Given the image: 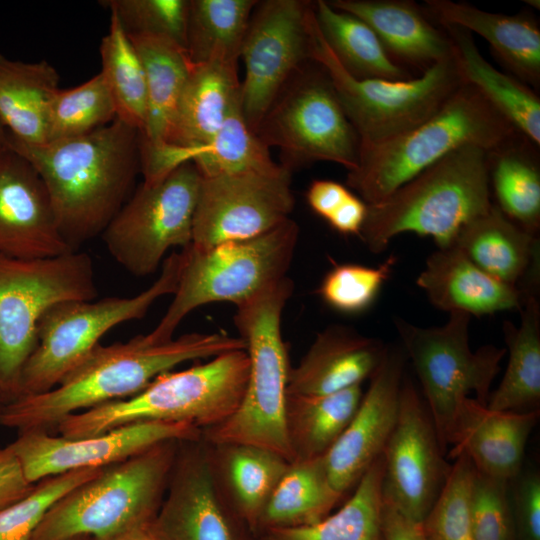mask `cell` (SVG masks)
Instances as JSON below:
<instances>
[{
	"label": "cell",
	"instance_id": "obj_1",
	"mask_svg": "<svg viewBox=\"0 0 540 540\" xmlns=\"http://www.w3.org/2000/svg\"><path fill=\"white\" fill-rule=\"evenodd\" d=\"M7 146L41 177L59 232L73 251L103 233L141 172L139 131L117 118L88 134L42 145L8 134Z\"/></svg>",
	"mask_w": 540,
	"mask_h": 540
},
{
	"label": "cell",
	"instance_id": "obj_2",
	"mask_svg": "<svg viewBox=\"0 0 540 540\" xmlns=\"http://www.w3.org/2000/svg\"><path fill=\"white\" fill-rule=\"evenodd\" d=\"M235 350H245L244 341L220 333H187L161 343L139 334L127 342L98 344L53 389L3 404L0 425L19 432L56 429L72 414L139 393L181 363Z\"/></svg>",
	"mask_w": 540,
	"mask_h": 540
},
{
	"label": "cell",
	"instance_id": "obj_3",
	"mask_svg": "<svg viewBox=\"0 0 540 540\" xmlns=\"http://www.w3.org/2000/svg\"><path fill=\"white\" fill-rule=\"evenodd\" d=\"M518 132L470 84L463 83L422 123L376 144L360 143L347 186L368 205L465 146L494 150Z\"/></svg>",
	"mask_w": 540,
	"mask_h": 540
},
{
	"label": "cell",
	"instance_id": "obj_4",
	"mask_svg": "<svg viewBox=\"0 0 540 540\" xmlns=\"http://www.w3.org/2000/svg\"><path fill=\"white\" fill-rule=\"evenodd\" d=\"M488 152L471 145L457 149L380 202L367 204L359 234L367 249L379 254L406 232L433 238L438 249L451 247L461 228L493 205Z\"/></svg>",
	"mask_w": 540,
	"mask_h": 540
},
{
	"label": "cell",
	"instance_id": "obj_5",
	"mask_svg": "<svg viewBox=\"0 0 540 540\" xmlns=\"http://www.w3.org/2000/svg\"><path fill=\"white\" fill-rule=\"evenodd\" d=\"M293 290L286 276L235 305L234 324L249 358L246 388L230 417L202 431L207 443L254 445L294 461L284 422L291 367L281 334L282 312Z\"/></svg>",
	"mask_w": 540,
	"mask_h": 540
},
{
	"label": "cell",
	"instance_id": "obj_6",
	"mask_svg": "<svg viewBox=\"0 0 540 540\" xmlns=\"http://www.w3.org/2000/svg\"><path fill=\"white\" fill-rule=\"evenodd\" d=\"M249 370L246 350L220 354L203 364L157 376L139 393L64 418L56 427L66 438L97 435L142 421L187 423L201 431L238 408Z\"/></svg>",
	"mask_w": 540,
	"mask_h": 540
},
{
	"label": "cell",
	"instance_id": "obj_7",
	"mask_svg": "<svg viewBox=\"0 0 540 540\" xmlns=\"http://www.w3.org/2000/svg\"><path fill=\"white\" fill-rule=\"evenodd\" d=\"M179 441L160 442L104 467L59 498L31 540L99 539L151 523L164 498Z\"/></svg>",
	"mask_w": 540,
	"mask_h": 540
},
{
	"label": "cell",
	"instance_id": "obj_8",
	"mask_svg": "<svg viewBox=\"0 0 540 540\" xmlns=\"http://www.w3.org/2000/svg\"><path fill=\"white\" fill-rule=\"evenodd\" d=\"M94 262L86 252L17 259L0 255V401L20 395L24 367L38 342V323L52 305L98 295Z\"/></svg>",
	"mask_w": 540,
	"mask_h": 540
},
{
	"label": "cell",
	"instance_id": "obj_9",
	"mask_svg": "<svg viewBox=\"0 0 540 540\" xmlns=\"http://www.w3.org/2000/svg\"><path fill=\"white\" fill-rule=\"evenodd\" d=\"M299 227L291 218L251 239L207 249L185 247L186 258L174 298L156 327L145 334L167 342L194 309L212 302L235 305L286 277L294 257Z\"/></svg>",
	"mask_w": 540,
	"mask_h": 540
},
{
	"label": "cell",
	"instance_id": "obj_10",
	"mask_svg": "<svg viewBox=\"0 0 540 540\" xmlns=\"http://www.w3.org/2000/svg\"><path fill=\"white\" fill-rule=\"evenodd\" d=\"M185 258V248L170 254L157 280L135 296L66 300L47 309L38 323L37 346L22 372L19 397L53 389L110 329L142 319L159 298L174 294Z\"/></svg>",
	"mask_w": 540,
	"mask_h": 540
},
{
	"label": "cell",
	"instance_id": "obj_11",
	"mask_svg": "<svg viewBox=\"0 0 540 540\" xmlns=\"http://www.w3.org/2000/svg\"><path fill=\"white\" fill-rule=\"evenodd\" d=\"M310 60L325 72L360 143L397 136L433 115L464 83L452 57L404 81L357 79L338 62L314 15H308Z\"/></svg>",
	"mask_w": 540,
	"mask_h": 540
},
{
	"label": "cell",
	"instance_id": "obj_12",
	"mask_svg": "<svg viewBox=\"0 0 540 540\" xmlns=\"http://www.w3.org/2000/svg\"><path fill=\"white\" fill-rule=\"evenodd\" d=\"M471 317L450 313L439 327L423 328L402 318L394 325L419 378L428 411L442 450L463 402L472 392L486 405L490 387L507 350L486 345L473 352L469 347Z\"/></svg>",
	"mask_w": 540,
	"mask_h": 540
},
{
	"label": "cell",
	"instance_id": "obj_13",
	"mask_svg": "<svg viewBox=\"0 0 540 540\" xmlns=\"http://www.w3.org/2000/svg\"><path fill=\"white\" fill-rule=\"evenodd\" d=\"M201 180L188 161L154 183L142 182L101 234L114 260L144 277L158 269L170 248L191 245Z\"/></svg>",
	"mask_w": 540,
	"mask_h": 540
},
{
	"label": "cell",
	"instance_id": "obj_14",
	"mask_svg": "<svg viewBox=\"0 0 540 540\" xmlns=\"http://www.w3.org/2000/svg\"><path fill=\"white\" fill-rule=\"evenodd\" d=\"M257 136L267 147L281 150L282 165L291 171L316 161L334 162L351 171L358 163L359 136L321 67L277 98Z\"/></svg>",
	"mask_w": 540,
	"mask_h": 540
},
{
	"label": "cell",
	"instance_id": "obj_15",
	"mask_svg": "<svg viewBox=\"0 0 540 540\" xmlns=\"http://www.w3.org/2000/svg\"><path fill=\"white\" fill-rule=\"evenodd\" d=\"M292 171L242 172L202 177L191 246L207 249L260 236L289 219L295 199Z\"/></svg>",
	"mask_w": 540,
	"mask_h": 540
},
{
	"label": "cell",
	"instance_id": "obj_16",
	"mask_svg": "<svg viewBox=\"0 0 540 540\" xmlns=\"http://www.w3.org/2000/svg\"><path fill=\"white\" fill-rule=\"evenodd\" d=\"M258 3L240 50L245 67L242 112L256 135L288 78L310 59L308 15L313 4L301 0Z\"/></svg>",
	"mask_w": 540,
	"mask_h": 540
},
{
	"label": "cell",
	"instance_id": "obj_17",
	"mask_svg": "<svg viewBox=\"0 0 540 540\" xmlns=\"http://www.w3.org/2000/svg\"><path fill=\"white\" fill-rule=\"evenodd\" d=\"M383 500L422 524L438 498L451 465L412 381L404 376L398 416L383 450Z\"/></svg>",
	"mask_w": 540,
	"mask_h": 540
},
{
	"label": "cell",
	"instance_id": "obj_18",
	"mask_svg": "<svg viewBox=\"0 0 540 540\" xmlns=\"http://www.w3.org/2000/svg\"><path fill=\"white\" fill-rule=\"evenodd\" d=\"M151 528L158 540H245L248 529L226 498L202 437L179 441Z\"/></svg>",
	"mask_w": 540,
	"mask_h": 540
},
{
	"label": "cell",
	"instance_id": "obj_19",
	"mask_svg": "<svg viewBox=\"0 0 540 540\" xmlns=\"http://www.w3.org/2000/svg\"><path fill=\"white\" fill-rule=\"evenodd\" d=\"M202 431L187 423L142 421L81 438L26 430L9 444L27 480L38 481L73 470L103 468L167 440H196Z\"/></svg>",
	"mask_w": 540,
	"mask_h": 540
},
{
	"label": "cell",
	"instance_id": "obj_20",
	"mask_svg": "<svg viewBox=\"0 0 540 540\" xmlns=\"http://www.w3.org/2000/svg\"><path fill=\"white\" fill-rule=\"evenodd\" d=\"M404 357L401 350L386 348L354 416L324 456L330 484L341 496L383 453L398 416Z\"/></svg>",
	"mask_w": 540,
	"mask_h": 540
},
{
	"label": "cell",
	"instance_id": "obj_21",
	"mask_svg": "<svg viewBox=\"0 0 540 540\" xmlns=\"http://www.w3.org/2000/svg\"><path fill=\"white\" fill-rule=\"evenodd\" d=\"M70 251L41 177L7 146L0 152V255L39 259Z\"/></svg>",
	"mask_w": 540,
	"mask_h": 540
},
{
	"label": "cell",
	"instance_id": "obj_22",
	"mask_svg": "<svg viewBox=\"0 0 540 540\" xmlns=\"http://www.w3.org/2000/svg\"><path fill=\"white\" fill-rule=\"evenodd\" d=\"M128 37L145 74L147 113L144 129L139 133L140 164L143 182L152 183L162 177L167 140L194 64L186 48L171 39L152 35Z\"/></svg>",
	"mask_w": 540,
	"mask_h": 540
},
{
	"label": "cell",
	"instance_id": "obj_23",
	"mask_svg": "<svg viewBox=\"0 0 540 540\" xmlns=\"http://www.w3.org/2000/svg\"><path fill=\"white\" fill-rule=\"evenodd\" d=\"M241 99L237 63L211 61L194 64L181 93L167 140L163 175L189 161L207 144Z\"/></svg>",
	"mask_w": 540,
	"mask_h": 540
},
{
	"label": "cell",
	"instance_id": "obj_24",
	"mask_svg": "<svg viewBox=\"0 0 540 540\" xmlns=\"http://www.w3.org/2000/svg\"><path fill=\"white\" fill-rule=\"evenodd\" d=\"M539 411H495L467 398L457 413L448 445L451 458L466 454L475 469L510 482L521 471L528 438Z\"/></svg>",
	"mask_w": 540,
	"mask_h": 540
},
{
	"label": "cell",
	"instance_id": "obj_25",
	"mask_svg": "<svg viewBox=\"0 0 540 540\" xmlns=\"http://www.w3.org/2000/svg\"><path fill=\"white\" fill-rule=\"evenodd\" d=\"M386 348L351 327L330 325L317 333L298 365L290 368L286 393L326 395L361 385L379 367Z\"/></svg>",
	"mask_w": 540,
	"mask_h": 540
},
{
	"label": "cell",
	"instance_id": "obj_26",
	"mask_svg": "<svg viewBox=\"0 0 540 540\" xmlns=\"http://www.w3.org/2000/svg\"><path fill=\"white\" fill-rule=\"evenodd\" d=\"M335 9L365 22L399 65L416 67L421 73L452 57L446 31L434 24L425 8L411 0H332Z\"/></svg>",
	"mask_w": 540,
	"mask_h": 540
},
{
	"label": "cell",
	"instance_id": "obj_27",
	"mask_svg": "<svg viewBox=\"0 0 540 540\" xmlns=\"http://www.w3.org/2000/svg\"><path fill=\"white\" fill-rule=\"evenodd\" d=\"M416 283L432 305L449 314L520 311L526 300L521 290L489 276L454 246L433 252Z\"/></svg>",
	"mask_w": 540,
	"mask_h": 540
},
{
	"label": "cell",
	"instance_id": "obj_28",
	"mask_svg": "<svg viewBox=\"0 0 540 540\" xmlns=\"http://www.w3.org/2000/svg\"><path fill=\"white\" fill-rule=\"evenodd\" d=\"M452 246L494 279L521 290L539 289V238L493 203L464 225Z\"/></svg>",
	"mask_w": 540,
	"mask_h": 540
},
{
	"label": "cell",
	"instance_id": "obj_29",
	"mask_svg": "<svg viewBox=\"0 0 540 540\" xmlns=\"http://www.w3.org/2000/svg\"><path fill=\"white\" fill-rule=\"evenodd\" d=\"M425 10L441 27H458L483 37L511 75L532 89L539 87L540 29L532 17L492 13L451 0H425Z\"/></svg>",
	"mask_w": 540,
	"mask_h": 540
},
{
	"label": "cell",
	"instance_id": "obj_30",
	"mask_svg": "<svg viewBox=\"0 0 540 540\" xmlns=\"http://www.w3.org/2000/svg\"><path fill=\"white\" fill-rule=\"evenodd\" d=\"M442 28L451 39L453 59L463 82L473 86L519 134L539 148L540 99L535 90L488 62L470 32Z\"/></svg>",
	"mask_w": 540,
	"mask_h": 540
},
{
	"label": "cell",
	"instance_id": "obj_31",
	"mask_svg": "<svg viewBox=\"0 0 540 540\" xmlns=\"http://www.w3.org/2000/svg\"><path fill=\"white\" fill-rule=\"evenodd\" d=\"M209 445L226 498L248 531L257 534L263 509L290 463L278 453L254 445Z\"/></svg>",
	"mask_w": 540,
	"mask_h": 540
},
{
	"label": "cell",
	"instance_id": "obj_32",
	"mask_svg": "<svg viewBox=\"0 0 540 540\" xmlns=\"http://www.w3.org/2000/svg\"><path fill=\"white\" fill-rule=\"evenodd\" d=\"M60 76L46 60L24 62L0 53V122L15 140L47 142L48 109Z\"/></svg>",
	"mask_w": 540,
	"mask_h": 540
},
{
	"label": "cell",
	"instance_id": "obj_33",
	"mask_svg": "<svg viewBox=\"0 0 540 540\" xmlns=\"http://www.w3.org/2000/svg\"><path fill=\"white\" fill-rule=\"evenodd\" d=\"M361 385L326 394H287L284 422L294 461L324 457L354 416Z\"/></svg>",
	"mask_w": 540,
	"mask_h": 540
},
{
	"label": "cell",
	"instance_id": "obj_34",
	"mask_svg": "<svg viewBox=\"0 0 540 540\" xmlns=\"http://www.w3.org/2000/svg\"><path fill=\"white\" fill-rule=\"evenodd\" d=\"M536 147L517 133L488 152L491 194L511 221L538 236L540 229V169Z\"/></svg>",
	"mask_w": 540,
	"mask_h": 540
},
{
	"label": "cell",
	"instance_id": "obj_35",
	"mask_svg": "<svg viewBox=\"0 0 540 540\" xmlns=\"http://www.w3.org/2000/svg\"><path fill=\"white\" fill-rule=\"evenodd\" d=\"M539 295L528 296L520 309L521 321L515 326L503 322L509 352L507 368L498 388L489 395L486 406L495 411H539L540 403V302Z\"/></svg>",
	"mask_w": 540,
	"mask_h": 540
},
{
	"label": "cell",
	"instance_id": "obj_36",
	"mask_svg": "<svg viewBox=\"0 0 540 540\" xmlns=\"http://www.w3.org/2000/svg\"><path fill=\"white\" fill-rule=\"evenodd\" d=\"M318 28L342 67L357 79L404 81L413 78L387 53L374 31L361 19L327 1L313 4Z\"/></svg>",
	"mask_w": 540,
	"mask_h": 540
},
{
	"label": "cell",
	"instance_id": "obj_37",
	"mask_svg": "<svg viewBox=\"0 0 540 540\" xmlns=\"http://www.w3.org/2000/svg\"><path fill=\"white\" fill-rule=\"evenodd\" d=\"M342 498L331 486L324 457L289 464L261 514L258 533L312 525Z\"/></svg>",
	"mask_w": 540,
	"mask_h": 540
},
{
	"label": "cell",
	"instance_id": "obj_38",
	"mask_svg": "<svg viewBox=\"0 0 540 540\" xmlns=\"http://www.w3.org/2000/svg\"><path fill=\"white\" fill-rule=\"evenodd\" d=\"M383 473L381 455L338 511L312 525L267 530L263 540H382Z\"/></svg>",
	"mask_w": 540,
	"mask_h": 540
},
{
	"label": "cell",
	"instance_id": "obj_39",
	"mask_svg": "<svg viewBox=\"0 0 540 540\" xmlns=\"http://www.w3.org/2000/svg\"><path fill=\"white\" fill-rule=\"evenodd\" d=\"M255 0H190L186 50L193 64L237 63Z\"/></svg>",
	"mask_w": 540,
	"mask_h": 540
},
{
	"label": "cell",
	"instance_id": "obj_40",
	"mask_svg": "<svg viewBox=\"0 0 540 540\" xmlns=\"http://www.w3.org/2000/svg\"><path fill=\"white\" fill-rule=\"evenodd\" d=\"M101 74L112 97L116 118L142 132L147 113L144 69L117 16L110 12L108 33L100 43Z\"/></svg>",
	"mask_w": 540,
	"mask_h": 540
},
{
	"label": "cell",
	"instance_id": "obj_41",
	"mask_svg": "<svg viewBox=\"0 0 540 540\" xmlns=\"http://www.w3.org/2000/svg\"><path fill=\"white\" fill-rule=\"evenodd\" d=\"M189 161L196 165L202 177L274 172L282 166L272 159L269 147L248 127L241 99L233 105L212 139L190 154Z\"/></svg>",
	"mask_w": 540,
	"mask_h": 540
},
{
	"label": "cell",
	"instance_id": "obj_42",
	"mask_svg": "<svg viewBox=\"0 0 540 540\" xmlns=\"http://www.w3.org/2000/svg\"><path fill=\"white\" fill-rule=\"evenodd\" d=\"M115 119L112 97L98 73L79 86L54 94L48 109L47 142L88 134Z\"/></svg>",
	"mask_w": 540,
	"mask_h": 540
},
{
	"label": "cell",
	"instance_id": "obj_43",
	"mask_svg": "<svg viewBox=\"0 0 540 540\" xmlns=\"http://www.w3.org/2000/svg\"><path fill=\"white\" fill-rule=\"evenodd\" d=\"M454 459L438 498L422 522L430 540H473L471 490L475 467L464 453Z\"/></svg>",
	"mask_w": 540,
	"mask_h": 540
},
{
	"label": "cell",
	"instance_id": "obj_44",
	"mask_svg": "<svg viewBox=\"0 0 540 540\" xmlns=\"http://www.w3.org/2000/svg\"><path fill=\"white\" fill-rule=\"evenodd\" d=\"M103 468L73 470L35 483L23 498L0 509V540H31L48 509Z\"/></svg>",
	"mask_w": 540,
	"mask_h": 540
},
{
	"label": "cell",
	"instance_id": "obj_45",
	"mask_svg": "<svg viewBox=\"0 0 540 540\" xmlns=\"http://www.w3.org/2000/svg\"><path fill=\"white\" fill-rule=\"evenodd\" d=\"M397 258L391 254L379 266L335 265L323 278L318 293L326 304L343 313H359L376 299Z\"/></svg>",
	"mask_w": 540,
	"mask_h": 540
},
{
	"label": "cell",
	"instance_id": "obj_46",
	"mask_svg": "<svg viewBox=\"0 0 540 540\" xmlns=\"http://www.w3.org/2000/svg\"><path fill=\"white\" fill-rule=\"evenodd\" d=\"M100 3L117 16L127 35L164 37L186 48L189 1L107 0Z\"/></svg>",
	"mask_w": 540,
	"mask_h": 540
},
{
	"label": "cell",
	"instance_id": "obj_47",
	"mask_svg": "<svg viewBox=\"0 0 540 540\" xmlns=\"http://www.w3.org/2000/svg\"><path fill=\"white\" fill-rule=\"evenodd\" d=\"M473 540H513L509 482L475 469L471 490Z\"/></svg>",
	"mask_w": 540,
	"mask_h": 540
},
{
	"label": "cell",
	"instance_id": "obj_48",
	"mask_svg": "<svg viewBox=\"0 0 540 540\" xmlns=\"http://www.w3.org/2000/svg\"><path fill=\"white\" fill-rule=\"evenodd\" d=\"M511 495L523 540H540V475L536 470L520 471L513 478Z\"/></svg>",
	"mask_w": 540,
	"mask_h": 540
},
{
	"label": "cell",
	"instance_id": "obj_49",
	"mask_svg": "<svg viewBox=\"0 0 540 540\" xmlns=\"http://www.w3.org/2000/svg\"><path fill=\"white\" fill-rule=\"evenodd\" d=\"M33 486L10 446L0 448V509L23 498Z\"/></svg>",
	"mask_w": 540,
	"mask_h": 540
},
{
	"label": "cell",
	"instance_id": "obj_50",
	"mask_svg": "<svg viewBox=\"0 0 540 540\" xmlns=\"http://www.w3.org/2000/svg\"><path fill=\"white\" fill-rule=\"evenodd\" d=\"M350 193L336 181L318 179L311 182L306 198L312 211L327 220Z\"/></svg>",
	"mask_w": 540,
	"mask_h": 540
},
{
	"label": "cell",
	"instance_id": "obj_51",
	"mask_svg": "<svg viewBox=\"0 0 540 540\" xmlns=\"http://www.w3.org/2000/svg\"><path fill=\"white\" fill-rule=\"evenodd\" d=\"M366 214L367 204L350 193L326 221L341 234L359 236Z\"/></svg>",
	"mask_w": 540,
	"mask_h": 540
},
{
	"label": "cell",
	"instance_id": "obj_52",
	"mask_svg": "<svg viewBox=\"0 0 540 540\" xmlns=\"http://www.w3.org/2000/svg\"><path fill=\"white\" fill-rule=\"evenodd\" d=\"M384 501V500H383ZM382 540H430L422 524L415 523L384 501Z\"/></svg>",
	"mask_w": 540,
	"mask_h": 540
},
{
	"label": "cell",
	"instance_id": "obj_53",
	"mask_svg": "<svg viewBox=\"0 0 540 540\" xmlns=\"http://www.w3.org/2000/svg\"><path fill=\"white\" fill-rule=\"evenodd\" d=\"M89 540H158L151 528V523L135 526L105 538Z\"/></svg>",
	"mask_w": 540,
	"mask_h": 540
},
{
	"label": "cell",
	"instance_id": "obj_54",
	"mask_svg": "<svg viewBox=\"0 0 540 540\" xmlns=\"http://www.w3.org/2000/svg\"><path fill=\"white\" fill-rule=\"evenodd\" d=\"M8 132L0 122V152L7 148Z\"/></svg>",
	"mask_w": 540,
	"mask_h": 540
},
{
	"label": "cell",
	"instance_id": "obj_55",
	"mask_svg": "<svg viewBox=\"0 0 540 540\" xmlns=\"http://www.w3.org/2000/svg\"><path fill=\"white\" fill-rule=\"evenodd\" d=\"M525 2L527 3V5L533 7L534 9L539 10V0H526Z\"/></svg>",
	"mask_w": 540,
	"mask_h": 540
},
{
	"label": "cell",
	"instance_id": "obj_56",
	"mask_svg": "<svg viewBox=\"0 0 540 540\" xmlns=\"http://www.w3.org/2000/svg\"><path fill=\"white\" fill-rule=\"evenodd\" d=\"M90 537H87V536H78V537H73V538H70L68 540H89Z\"/></svg>",
	"mask_w": 540,
	"mask_h": 540
},
{
	"label": "cell",
	"instance_id": "obj_57",
	"mask_svg": "<svg viewBox=\"0 0 540 540\" xmlns=\"http://www.w3.org/2000/svg\"><path fill=\"white\" fill-rule=\"evenodd\" d=\"M2 406H3V403L0 401V411H1Z\"/></svg>",
	"mask_w": 540,
	"mask_h": 540
}]
</instances>
